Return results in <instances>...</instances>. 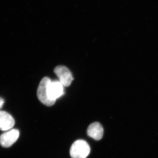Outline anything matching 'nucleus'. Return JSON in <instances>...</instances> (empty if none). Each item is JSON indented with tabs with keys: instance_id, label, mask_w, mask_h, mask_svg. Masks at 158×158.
<instances>
[{
	"instance_id": "nucleus-6",
	"label": "nucleus",
	"mask_w": 158,
	"mask_h": 158,
	"mask_svg": "<svg viewBox=\"0 0 158 158\" xmlns=\"http://www.w3.org/2000/svg\"><path fill=\"white\" fill-rule=\"evenodd\" d=\"M15 120L7 112L0 111V130L8 131L11 130L15 125Z\"/></svg>"
},
{
	"instance_id": "nucleus-5",
	"label": "nucleus",
	"mask_w": 158,
	"mask_h": 158,
	"mask_svg": "<svg viewBox=\"0 0 158 158\" xmlns=\"http://www.w3.org/2000/svg\"><path fill=\"white\" fill-rule=\"evenodd\" d=\"M63 86L59 81H51L48 88L49 97L51 100L56 102L57 99L63 95Z\"/></svg>"
},
{
	"instance_id": "nucleus-1",
	"label": "nucleus",
	"mask_w": 158,
	"mask_h": 158,
	"mask_svg": "<svg viewBox=\"0 0 158 158\" xmlns=\"http://www.w3.org/2000/svg\"><path fill=\"white\" fill-rule=\"evenodd\" d=\"M51 79L48 77H44L41 80L37 90V96L40 101L48 106H52L56 102L51 100L48 95V88Z\"/></svg>"
},
{
	"instance_id": "nucleus-8",
	"label": "nucleus",
	"mask_w": 158,
	"mask_h": 158,
	"mask_svg": "<svg viewBox=\"0 0 158 158\" xmlns=\"http://www.w3.org/2000/svg\"><path fill=\"white\" fill-rule=\"evenodd\" d=\"M4 103H5V101H4V100L2 98H0V109L2 107Z\"/></svg>"
},
{
	"instance_id": "nucleus-7",
	"label": "nucleus",
	"mask_w": 158,
	"mask_h": 158,
	"mask_svg": "<svg viewBox=\"0 0 158 158\" xmlns=\"http://www.w3.org/2000/svg\"><path fill=\"white\" fill-rule=\"evenodd\" d=\"M103 132V128L102 125L98 122L91 123L88 127L87 130L88 136L96 141H98L102 139Z\"/></svg>"
},
{
	"instance_id": "nucleus-3",
	"label": "nucleus",
	"mask_w": 158,
	"mask_h": 158,
	"mask_svg": "<svg viewBox=\"0 0 158 158\" xmlns=\"http://www.w3.org/2000/svg\"><path fill=\"white\" fill-rule=\"evenodd\" d=\"M54 72L63 86H70L73 78L71 72L68 68L63 65H58L54 69Z\"/></svg>"
},
{
	"instance_id": "nucleus-4",
	"label": "nucleus",
	"mask_w": 158,
	"mask_h": 158,
	"mask_svg": "<svg viewBox=\"0 0 158 158\" xmlns=\"http://www.w3.org/2000/svg\"><path fill=\"white\" fill-rule=\"evenodd\" d=\"M19 136V130L11 129L7 131L0 136V144L3 147H10L16 142Z\"/></svg>"
},
{
	"instance_id": "nucleus-2",
	"label": "nucleus",
	"mask_w": 158,
	"mask_h": 158,
	"mask_svg": "<svg viewBox=\"0 0 158 158\" xmlns=\"http://www.w3.org/2000/svg\"><path fill=\"white\" fill-rule=\"evenodd\" d=\"M90 148L87 141L78 140L75 141L70 149L72 158H86L89 155Z\"/></svg>"
}]
</instances>
